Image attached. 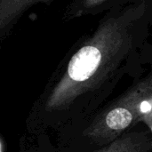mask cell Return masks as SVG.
<instances>
[{
	"label": "cell",
	"instance_id": "6da1fadb",
	"mask_svg": "<svg viewBox=\"0 0 152 152\" xmlns=\"http://www.w3.org/2000/svg\"><path fill=\"white\" fill-rule=\"evenodd\" d=\"M147 6L144 0L131 1L115 5L105 15L68 61L46 97L45 111L69 113L82 124L102 107L138 63Z\"/></svg>",
	"mask_w": 152,
	"mask_h": 152
},
{
	"label": "cell",
	"instance_id": "7a4b0ae2",
	"mask_svg": "<svg viewBox=\"0 0 152 152\" xmlns=\"http://www.w3.org/2000/svg\"><path fill=\"white\" fill-rule=\"evenodd\" d=\"M81 138L91 152L142 124L152 134V69L83 123Z\"/></svg>",
	"mask_w": 152,
	"mask_h": 152
},
{
	"label": "cell",
	"instance_id": "3957f363",
	"mask_svg": "<svg viewBox=\"0 0 152 152\" xmlns=\"http://www.w3.org/2000/svg\"><path fill=\"white\" fill-rule=\"evenodd\" d=\"M91 152H152V134L147 128L131 130Z\"/></svg>",
	"mask_w": 152,
	"mask_h": 152
},
{
	"label": "cell",
	"instance_id": "277c9868",
	"mask_svg": "<svg viewBox=\"0 0 152 152\" xmlns=\"http://www.w3.org/2000/svg\"><path fill=\"white\" fill-rule=\"evenodd\" d=\"M52 0H0V37L30 6L39 2Z\"/></svg>",
	"mask_w": 152,
	"mask_h": 152
},
{
	"label": "cell",
	"instance_id": "5b68a950",
	"mask_svg": "<svg viewBox=\"0 0 152 152\" xmlns=\"http://www.w3.org/2000/svg\"><path fill=\"white\" fill-rule=\"evenodd\" d=\"M109 0H76L71 6L73 16H81L94 11Z\"/></svg>",
	"mask_w": 152,
	"mask_h": 152
},
{
	"label": "cell",
	"instance_id": "8992f818",
	"mask_svg": "<svg viewBox=\"0 0 152 152\" xmlns=\"http://www.w3.org/2000/svg\"><path fill=\"white\" fill-rule=\"evenodd\" d=\"M0 152H2V145H1V143H0Z\"/></svg>",
	"mask_w": 152,
	"mask_h": 152
}]
</instances>
